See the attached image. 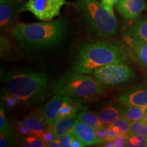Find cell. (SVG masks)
Listing matches in <instances>:
<instances>
[{
	"label": "cell",
	"instance_id": "1",
	"mask_svg": "<svg viewBox=\"0 0 147 147\" xmlns=\"http://www.w3.org/2000/svg\"><path fill=\"white\" fill-rule=\"evenodd\" d=\"M67 27L65 18L36 23H18L11 27V34L24 53L34 55L59 45L65 38Z\"/></svg>",
	"mask_w": 147,
	"mask_h": 147
},
{
	"label": "cell",
	"instance_id": "2",
	"mask_svg": "<svg viewBox=\"0 0 147 147\" xmlns=\"http://www.w3.org/2000/svg\"><path fill=\"white\" fill-rule=\"evenodd\" d=\"M51 77L47 72L33 69L16 68L3 76V90L18 97L27 105L37 104L47 96Z\"/></svg>",
	"mask_w": 147,
	"mask_h": 147
},
{
	"label": "cell",
	"instance_id": "3",
	"mask_svg": "<svg viewBox=\"0 0 147 147\" xmlns=\"http://www.w3.org/2000/svg\"><path fill=\"white\" fill-rule=\"evenodd\" d=\"M128 55L121 45L109 42H88L78 48L72 63V69L82 74H92L93 70L107 64L123 63Z\"/></svg>",
	"mask_w": 147,
	"mask_h": 147
},
{
	"label": "cell",
	"instance_id": "4",
	"mask_svg": "<svg viewBox=\"0 0 147 147\" xmlns=\"http://www.w3.org/2000/svg\"><path fill=\"white\" fill-rule=\"evenodd\" d=\"M51 91L54 95L85 100L102 95L105 89L93 77L73 70L64 73L53 84Z\"/></svg>",
	"mask_w": 147,
	"mask_h": 147
},
{
	"label": "cell",
	"instance_id": "5",
	"mask_svg": "<svg viewBox=\"0 0 147 147\" xmlns=\"http://www.w3.org/2000/svg\"><path fill=\"white\" fill-rule=\"evenodd\" d=\"M76 7L84 23L95 36L106 38L116 34L118 25L113 10L97 0H78Z\"/></svg>",
	"mask_w": 147,
	"mask_h": 147
},
{
	"label": "cell",
	"instance_id": "6",
	"mask_svg": "<svg viewBox=\"0 0 147 147\" xmlns=\"http://www.w3.org/2000/svg\"><path fill=\"white\" fill-rule=\"evenodd\" d=\"M92 74L99 83L110 88L128 83L136 76L131 67L122 63L107 64L94 69Z\"/></svg>",
	"mask_w": 147,
	"mask_h": 147
},
{
	"label": "cell",
	"instance_id": "7",
	"mask_svg": "<svg viewBox=\"0 0 147 147\" xmlns=\"http://www.w3.org/2000/svg\"><path fill=\"white\" fill-rule=\"evenodd\" d=\"M65 3V0H27L23 11L32 12L40 21H49L59 15Z\"/></svg>",
	"mask_w": 147,
	"mask_h": 147
},
{
	"label": "cell",
	"instance_id": "8",
	"mask_svg": "<svg viewBox=\"0 0 147 147\" xmlns=\"http://www.w3.org/2000/svg\"><path fill=\"white\" fill-rule=\"evenodd\" d=\"M123 106H147V84H140L129 88L117 97Z\"/></svg>",
	"mask_w": 147,
	"mask_h": 147
},
{
	"label": "cell",
	"instance_id": "9",
	"mask_svg": "<svg viewBox=\"0 0 147 147\" xmlns=\"http://www.w3.org/2000/svg\"><path fill=\"white\" fill-rule=\"evenodd\" d=\"M24 5L21 0H14L0 5V28L1 32L7 30L14 25L20 11Z\"/></svg>",
	"mask_w": 147,
	"mask_h": 147
},
{
	"label": "cell",
	"instance_id": "10",
	"mask_svg": "<svg viewBox=\"0 0 147 147\" xmlns=\"http://www.w3.org/2000/svg\"><path fill=\"white\" fill-rule=\"evenodd\" d=\"M117 9L125 19L137 18L146 8L144 0H119Z\"/></svg>",
	"mask_w": 147,
	"mask_h": 147
},
{
	"label": "cell",
	"instance_id": "11",
	"mask_svg": "<svg viewBox=\"0 0 147 147\" xmlns=\"http://www.w3.org/2000/svg\"><path fill=\"white\" fill-rule=\"evenodd\" d=\"M69 99L70 97L54 95V97L45 104L44 108H42L44 117L49 125H53L58 120L60 110Z\"/></svg>",
	"mask_w": 147,
	"mask_h": 147
},
{
	"label": "cell",
	"instance_id": "12",
	"mask_svg": "<svg viewBox=\"0 0 147 147\" xmlns=\"http://www.w3.org/2000/svg\"><path fill=\"white\" fill-rule=\"evenodd\" d=\"M71 132L81 141L84 146L103 144V142L97 137L96 129L81 121H77Z\"/></svg>",
	"mask_w": 147,
	"mask_h": 147
},
{
	"label": "cell",
	"instance_id": "13",
	"mask_svg": "<svg viewBox=\"0 0 147 147\" xmlns=\"http://www.w3.org/2000/svg\"><path fill=\"white\" fill-rule=\"evenodd\" d=\"M23 123L31 134L40 137L49 129L42 109L29 113L23 120Z\"/></svg>",
	"mask_w": 147,
	"mask_h": 147
},
{
	"label": "cell",
	"instance_id": "14",
	"mask_svg": "<svg viewBox=\"0 0 147 147\" xmlns=\"http://www.w3.org/2000/svg\"><path fill=\"white\" fill-rule=\"evenodd\" d=\"M123 36L147 43V16L136 19L131 25L127 26Z\"/></svg>",
	"mask_w": 147,
	"mask_h": 147
},
{
	"label": "cell",
	"instance_id": "15",
	"mask_svg": "<svg viewBox=\"0 0 147 147\" xmlns=\"http://www.w3.org/2000/svg\"><path fill=\"white\" fill-rule=\"evenodd\" d=\"M77 121V113L59 119L53 125H51L53 126L52 129L55 135V139L60 138L63 135L72 131Z\"/></svg>",
	"mask_w": 147,
	"mask_h": 147
},
{
	"label": "cell",
	"instance_id": "16",
	"mask_svg": "<svg viewBox=\"0 0 147 147\" xmlns=\"http://www.w3.org/2000/svg\"><path fill=\"white\" fill-rule=\"evenodd\" d=\"M122 113L123 107L116 104H110L104 106L97 115L103 123L109 125L122 117Z\"/></svg>",
	"mask_w": 147,
	"mask_h": 147
},
{
	"label": "cell",
	"instance_id": "17",
	"mask_svg": "<svg viewBox=\"0 0 147 147\" xmlns=\"http://www.w3.org/2000/svg\"><path fill=\"white\" fill-rule=\"evenodd\" d=\"M127 43L131 47L137 60L144 69H147V43L138 42L129 37H124Z\"/></svg>",
	"mask_w": 147,
	"mask_h": 147
},
{
	"label": "cell",
	"instance_id": "18",
	"mask_svg": "<svg viewBox=\"0 0 147 147\" xmlns=\"http://www.w3.org/2000/svg\"><path fill=\"white\" fill-rule=\"evenodd\" d=\"M147 111V106H124L123 107L122 117L128 119L131 122L142 120Z\"/></svg>",
	"mask_w": 147,
	"mask_h": 147
},
{
	"label": "cell",
	"instance_id": "19",
	"mask_svg": "<svg viewBox=\"0 0 147 147\" xmlns=\"http://www.w3.org/2000/svg\"><path fill=\"white\" fill-rule=\"evenodd\" d=\"M77 117H78V121L93 127L95 129L105 127V124L103 123L100 121V119L97 117V115H95L91 112L85 111V110L80 111V113L77 114Z\"/></svg>",
	"mask_w": 147,
	"mask_h": 147
},
{
	"label": "cell",
	"instance_id": "20",
	"mask_svg": "<svg viewBox=\"0 0 147 147\" xmlns=\"http://www.w3.org/2000/svg\"><path fill=\"white\" fill-rule=\"evenodd\" d=\"M131 121L123 117H121L114 121L113 123H110L108 127L115 130L119 134L128 135L129 132L130 131V128H131Z\"/></svg>",
	"mask_w": 147,
	"mask_h": 147
},
{
	"label": "cell",
	"instance_id": "21",
	"mask_svg": "<svg viewBox=\"0 0 147 147\" xmlns=\"http://www.w3.org/2000/svg\"><path fill=\"white\" fill-rule=\"evenodd\" d=\"M21 146L25 147H43L46 146V143L42 137L30 134L23 136L21 139Z\"/></svg>",
	"mask_w": 147,
	"mask_h": 147
},
{
	"label": "cell",
	"instance_id": "22",
	"mask_svg": "<svg viewBox=\"0 0 147 147\" xmlns=\"http://www.w3.org/2000/svg\"><path fill=\"white\" fill-rule=\"evenodd\" d=\"M0 146H12L15 144V138L14 136L13 129L10 126L3 131H0Z\"/></svg>",
	"mask_w": 147,
	"mask_h": 147
},
{
	"label": "cell",
	"instance_id": "23",
	"mask_svg": "<svg viewBox=\"0 0 147 147\" xmlns=\"http://www.w3.org/2000/svg\"><path fill=\"white\" fill-rule=\"evenodd\" d=\"M0 49L1 59L8 58L13 50V45L8 36L1 35L0 38Z\"/></svg>",
	"mask_w": 147,
	"mask_h": 147
},
{
	"label": "cell",
	"instance_id": "24",
	"mask_svg": "<svg viewBox=\"0 0 147 147\" xmlns=\"http://www.w3.org/2000/svg\"><path fill=\"white\" fill-rule=\"evenodd\" d=\"M125 146L131 147H146L147 136L138 134L128 136Z\"/></svg>",
	"mask_w": 147,
	"mask_h": 147
},
{
	"label": "cell",
	"instance_id": "25",
	"mask_svg": "<svg viewBox=\"0 0 147 147\" xmlns=\"http://www.w3.org/2000/svg\"><path fill=\"white\" fill-rule=\"evenodd\" d=\"M133 134H138L147 136V123H143L141 121L131 122V128L128 136Z\"/></svg>",
	"mask_w": 147,
	"mask_h": 147
},
{
	"label": "cell",
	"instance_id": "26",
	"mask_svg": "<svg viewBox=\"0 0 147 147\" xmlns=\"http://www.w3.org/2000/svg\"><path fill=\"white\" fill-rule=\"evenodd\" d=\"M8 119L5 116L4 109L2 104H1V108H0V131H3L10 127Z\"/></svg>",
	"mask_w": 147,
	"mask_h": 147
},
{
	"label": "cell",
	"instance_id": "27",
	"mask_svg": "<svg viewBox=\"0 0 147 147\" xmlns=\"http://www.w3.org/2000/svg\"><path fill=\"white\" fill-rule=\"evenodd\" d=\"M73 138V134L71 132H69L68 134H66L65 135H63V136H61L59 139L60 140L61 144L63 147H71Z\"/></svg>",
	"mask_w": 147,
	"mask_h": 147
},
{
	"label": "cell",
	"instance_id": "28",
	"mask_svg": "<svg viewBox=\"0 0 147 147\" xmlns=\"http://www.w3.org/2000/svg\"><path fill=\"white\" fill-rule=\"evenodd\" d=\"M42 138L43 139L44 141L45 142L46 145L49 144V143H50L51 142H52L53 140L55 139V135L54 133H53V129H48L47 131L42 134Z\"/></svg>",
	"mask_w": 147,
	"mask_h": 147
},
{
	"label": "cell",
	"instance_id": "29",
	"mask_svg": "<svg viewBox=\"0 0 147 147\" xmlns=\"http://www.w3.org/2000/svg\"><path fill=\"white\" fill-rule=\"evenodd\" d=\"M127 138H128V135L119 134L118 136L116 138L115 140H114L115 146H118V147L125 146Z\"/></svg>",
	"mask_w": 147,
	"mask_h": 147
},
{
	"label": "cell",
	"instance_id": "30",
	"mask_svg": "<svg viewBox=\"0 0 147 147\" xmlns=\"http://www.w3.org/2000/svg\"><path fill=\"white\" fill-rule=\"evenodd\" d=\"M106 131H107V127L106 128L105 127L96 129L97 137L103 142V144L107 142V134H106Z\"/></svg>",
	"mask_w": 147,
	"mask_h": 147
},
{
	"label": "cell",
	"instance_id": "31",
	"mask_svg": "<svg viewBox=\"0 0 147 147\" xmlns=\"http://www.w3.org/2000/svg\"><path fill=\"white\" fill-rule=\"evenodd\" d=\"M17 130L19 132L20 134L23 136H26V135H30L32 134L30 133V131H29V129L25 127V124H24L23 121H19L17 123Z\"/></svg>",
	"mask_w": 147,
	"mask_h": 147
},
{
	"label": "cell",
	"instance_id": "32",
	"mask_svg": "<svg viewBox=\"0 0 147 147\" xmlns=\"http://www.w3.org/2000/svg\"><path fill=\"white\" fill-rule=\"evenodd\" d=\"M119 0H102V4L109 10H113V6L118 2Z\"/></svg>",
	"mask_w": 147,
	"mask_h": 147
},
{
	"label": "cell",
	"instance_id": "33",
	"mask_svg": "<svg viewBox=\"0 0 147 147\" xmlns=\"http://www.w3.org/2000/svg\"><path fill=\"white\" fill-rule=\"evenodd\" d=\"M74 135V134H73ZM84 146L82 142L78 138L74 135V138L72 140V143H71V147H83Z\"/></svg>",
	"mask_w": 147,
	"mask_h": 147
},
{
	"label": "cell",
	"instance_id": "34",
	"mask_svg": "<svg viewBox=\"0 0 147 147\" xmlns=\"http://www.w3.org/2000/svg\"><path fill=\"white\" fill-rule=\"evenodd\" d=\"M47 147H62L59 139H54L52 142L46 145Z\"/></svg>",
	"mask_w": 147,
	"mask_h": 147
},
{
	"label": "cell",
	"instance_id": "35",
	"mask_svg": "<svg viewBox=\"0 0 147 147\" xmlns=\"http://www.w3.org/2000/svg\"><path fill=\"white\" fill-rule=\"evenodd\" d=\"M141 121L143 123H147V111L146 112V113H145V115H144V117H143Z\"/></svg>",
	"mask_w": 147,
	"mask_h": 147
},
{
	"label": "cell",
	"instance_id": "36",
	"mask_svg": "<svg viewBox=\"0 0 147 147\" xmlns=\"http://www.w3.org/2000/svg\"><path fill=\"white\" fill-rule=\"evenodd\" d=\"M14 1V0H0V3H3L5 2H8V1Z\"/></svg>",
	"mask_w": 147,
	"mask_h": 147
}]
</instances>
